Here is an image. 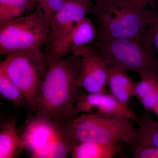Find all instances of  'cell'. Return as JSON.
<instances>
[{
    "label": "cell",
    "mask_w": 158,
    "mask_h": 158,
    "mask_svg": "<svg viewBox=\"0 0 158 158\" xmlns=\"http://www.w3.org/2000/svg\"><path fill=\"white\" fill-rule=\"evenodd\" d=\"M51 31L50 24L37 6L32 12L0 27V53L6 56L13 51L46 46Z\"/></svg>",
    "instance_id": "cell-6"
},
{
    "label": "cell",
    "mask_w": 158,
    "mask_h": 158,
    "mask_svg": "<svg viewBox=\"0 0 158 158\" xmlns=\"http://www.w3.org/2000/svg\"><path fill=\"white\" fill-rule=\"evenodd\" d=\"M62 136V125L35 117L29 123L21 136V151L27 148L32 153Z\"/></svg>",
    "instance_id": "cell-10"
},
{
    "label": "cell",
    "mask_w": 158,
    "mask_h": 158,
    "mask_svg": "<svg viewBox=\"0 0 158 158\" xmlns=\"http://www.w3.org/2000/svg\"><path fill=\"white\" fill-rule=\"evenodd\" d=\"M134 158H158V148L137 146L134 148Z\"/></svg>",
    "instance_id": "cell-22"
},
{
    "label": "cell",
    "mask_w": 158,
    "mask_h": 158,
    "mask_svg": "<svg viewBox=\"0 0 158 158\" xmlns=\"http://www.w3.org/2000/svg\"><path fill=\"white\" fill-rule=\"evenodd\" d=\"M2 68L18 87L33 112L47 70L45 52L40 48L13 51L0 63Z\"/></svg>",
    "instance_id": "cell-5"
},
{
    "label": "cell",
    "mask_w": 158,
    "mask_h": 158,
    "mask_svg": "<svg viewBox=\"0 0 158 158\" xmlns=\"http://www.w3.org/2000/svg\"><path fill=\"white\" fill-rule=\"evenodd\" d=\"M47 60V70L33 112L37 118L64 126L77 116L76 105L87 93L78 85L81 59L72 52Z\"/></svg>",
    "instance_id": "cell-1"
},
{
    "label": "cell",
    "mask_w": 158,
    "mask_h": 158,
    "mask_svg": "<svg viewBox=\"0 0 158 158\" xmlns=\"http://www.w3.org/2000/svg\"><path fill=\"white\" fill-rule=\"evenodd\" d=\"M136 123L138 124L136 128L138 141L135 147L158 148V120L153 119L150 115L145 114L143 117L138 118Z\"/></svg>",
    "instance_id": "cell-16"
},
{
    "label": "cell",
    "mask_w": 158,
    "mask_h": 158,
    "mask_svg": "<svg viewBox=\"0 0 158 158\" xmlns=\"http://www.w3.org/2000/svg\"><path fill=\"white\" fill-rule=\"evenodd\" d=\"M153 112L155 113L156 115L158 117V103L156 105L155 107L154 108L153 110H152Z\"/></svg>",
    "instance_id": "cell-24"
},
{
    "label": "cell",
    "mask_w": 158,
    "mask_h": 158,
    "mask_svg": "<svg viewBox=\"0 0 158 158\" xmlns=\"http://www.w3.org/2000/svg\"><path fill=\"white\" fill-rule=\"evenodd\" d=\"M148 6L139 0L95 2L91 13L96 21V40L131 39L143 41L147 35L151 12Z\"/></svg>",
    "instance_id": "cell-2"
},
{
    "label": "cell",
    "mask_w": 158,
    "mask_h": 158,
    "mask_svg": "<svg viewBox=\"0 0 158 158\" xmlns=\"http://www.w3.org/2000/svg\"><path fill=\"white\" fill-rule=\"evenodd\" d=\"M72 145L63 136L51 141L48 144L34 151L31 158H65L71 154Z\"/></svg>",
    "instance_id": "cell-17"
},
{
    "label": "cell",
    "mask_w": 158,
    "mask_h": 158,
    "mask_svg": "<svg viewBox=\"0 0 158 158\" xmlns=\"http://www.w3.org/2000/svg\"><path fill=\"white\" fill-rule=\"evenodd\" d=\"M101 1V0H95V2H99V1Z\"/></svg>",
    "instance_id": "cell-25"
},
{
    "label": "cell",
    "mask_w": 158,
    "mask_h": 158,
    "mask_svg": "<svg viewBox=\"0 0 158 158\" xmlns=\"http://www.w3.org/2000/svg\"><path fill=\"white\" fill-rule=\"evenodd\" d=\"M121 152L118 143L84 142L75 145L71 155L72 158H112Z\"/></svg>",
    "instance_id": "cell-14"
},
{
    "label": "cell",
    "mask_w": 158,
    "mask_h": 158,
    "mask_svg": "<svg viewBox=\"0 0 158 158\" xmlns=\"http://www.w3.org/2000/svg\"><path fill=\"white\" fill-rule=\"evenodd\" d=\"M72 52L81 59L79 86L88 93H107L108 66L94 46L79 47Z\"/></svg>",
    "instance_id": "cell-8"
},
{
    "label": "cell",
    "mask_w": 158,
    "mask_h": 158,
    "mask_svg": "<svg viewBox=\"0 0 158 158\" xmlns=\"http://www.w3.org/2000/svg\"><path fill=\"white\" fill-rule=\"evenodd\" d=\"M0 94L18 109L27 108V102L22 92L0 68Z\"/></svg>",
    "instance_id": "cell-18"
},
{
    "label": "cell",
    "mask_w": 158,
    "mask_h": 158,
    "mask_svg": "<svg viewBox=\"0 0 158 158\" xmlns=\"http://www.w3.org/2000/svg\"><path fill=\"white\" fill-rule=\"evenodd\" d=\"M38 6L42 10L52 27L54 15L67 0H37Z\"/></svg>",
    "instance_id": "cell-20"
},
{
    "label": "cell",
    "mask_w": 158,
    "mask_h": 158,
    "mask_svg": "<svg viewBox=\"0 0 158 158\" xmlns=\"http://www.w3.org/2000/svg\"><path fill=\"white\" fill-rule=\"evenodd\" d=\"M15 118L1 127L0 131V158L16 157L21 152V136L16 128Z\"/></svg>",
    "instance_id": "cell-15"
},
{
    "label": "cell",
    "mask_w": 158,
    "mask_h": 158,
    "mask_svg": "<svg viewBox=\"0 0 158 158\" xmlns=\"http://www.w3.org/2000/svg\"><path fill=\"white\" fill-rule=\"evenodd\" d=\"M136 82L125 71L119 69L108 68V85L109 93L118 102L128 106Z\"/></svg>",
    "instance_id": "cell-12"
},
{
    "label": "cell",
    "mask_w": 158,
    "mask_h": 158,
    "mask_svg": "<svg viewBox=\"0 0 158 158\" xmlns=\"http://www.w3.org/2000/svg\"><path fill=\"white\" fill-rule=\"evenodd\" d=\"M134 122L121 116L106 117L84 113L62 126V134L73 147L84 142L115 144L123 142L135 148L138 137Z\"/></svg>",
    "instance_id": "cell-3"
},
{
    "label": "cell",
    "mask_w": 158,
    "mask_h": 158,
    "mask_svg": "<svg viewBox=\"0 0 158 158\" xmlns=\"http://www.w3.org/2000/svg\"><path fill=\"white\" fill-rule=\"evenodd\" d=\"M139 1L144 2V3H146L148 6H150L152 10L157 9L156 5V0H139Z\"/></svg>",
    "instance_id": "cell-23"
},
{
    "label": "cell",
    "mask_w": 158,
    "mask_h": 158,
    "mask_svg": "<svg viewBox=\"0 0 158 158\" xmlns=\"http://www.w3.org/2000/svg\"><path fill=\"white\" fill-rule=\"evenodd\" d=\"M92 45L109 67L125 71L158 75V58L148 33L143 41L131 39H105Z\"/></svg>",
    "instance_id": "cell-4"
},
{
    "label": "cell",
    "mask_w": 158,
    "mask_h": 158,
    "mask_svg": "<svg viewBox=\"0 0 158 158\" xmlns=\"http://www.w3.org/2000/svg\"><path fill=\"white\" fill-rule=\"evenodd\" d=\"M147 33L158 56V10L151 9Z\"/></svg>",
    "instance_id": "cell-21"
},
{
    "label": "cell",
    "mask_w": 158,
    "mask_h": 158,
    "mask_svg": "<svg viewBox=\"0 0 158 158\" xmlns=\"http://www.w3.org/2000/svg\"><path fill=\"white\" fill-rule=\"evenodd\" d=\"M94 4L92 0H67L54 15L46 54L53 52L65 41L77 24L91 13Z\"/></svg>",
    "instance_id": "cell-7"
},
{
    "label": "cell",
    "mask_w": 158,
    "mask_h": 158,
    "mask_svg": "<svg viewBox=\"0 0 158 158\" xmlns=\"http://www.w3.org/2000/svg\"><path fill=\"white\" fill-rule=\"evenodd\" d=\"M76 113H87L106 117H126L137 122L138 117L128 106L122 104L110 93H88L79 99Z\"/></svg>",
    "instance_id": "cell-9"
},
{
    "label": "cell",
    "mask_w": 158,
    "mask_h": 158,
    "mask_svg": "<svg viewBox=\"0 0 158 158\" xmlns=\"http://www.w3.org/2000/svg\"><path fill=\"white\" fill-rule=\"evenodd\" d=\"M140 77L141 80L135 84L133 96L141 102L146 114L150 115L158 103V75L151 73Z\"/></svg>",
    "instance_id": "cell-13"
},
{
    "label": "cell",
    "mask_w": 158,
    "mask_h": 158,
    "mask_svg": "<svg viewBox=\"0 0 158 158\" xmlns=\"http://www.w3.org/2000/svg\"><path fill=\"white\" fill-rule=\"evenodd\" d=\"M156 1H158V0H156Z\"/></svg>",
    "instance_id": "cell-26"
},
{
    "label": "cell",
    "mask_w": 158,
    "mask_h": 158,
    "mask_svg": "<svg viewBox=\"0 0 158 158\" xmlns=\"http://www.w3.org/2000/svg\"><path fill=\"white\" fill-rule=\"evenodd\" d=\"M97 29L90 17L79 22L64 42L53 52L46 54L51 59H60L67 56L77 48L92 44L96 40Z\"/></svg>",
    "instance_id": "cell-11"
},
{
    "label": "cell",
    "mask_w": 158,
    "mask_h": 158,
    "mask_svg": "<svg viewBox=\"0 0 158 158\" xmlns=\"http://www.w3.org/2000/svg\"><path fill=\"white\" fill-rule=\"evenodd\" d=\"M37 6V0H0V7L12 9L21 16L34 11Z\"/></svg>",
    "instance_id": "cell-19"
}]
</instances>
